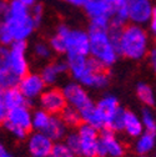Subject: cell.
<instances>
[{"instance_id": "obj_1", "label": "cell", "mask_w": 156, "mask_h": 157, "mask_svg": "<svg viewBox=\"0 0 156 157\" xmlns=\"http://www.w3.org/2000/svg\"><path fill=\"white\" fill-rule=\"evenodd\" d=\"M37 28L26 5L10 0L3 25L0 26V45L10 46L14 43H25Z\"/></svg>"}, {"instance_id": "obj_2", "label": "cell", "mask_w": 156, "mask_h": 157, "mask_svg": "<svg viewBox=\"0 0 156 157\" xmlns=\"http://www.w3.org/2000/svg\"><path fill=\"white\" fill-rule=\"evenodd\" d=\"M110 33L118 46L120 56L131 61H141L150 51L149 31L135 24H126L123 29H110Z\"/></svg>"}, {"instance_id": "obj_3", "label": "cell", "mask_w": 156, "mask_h": 157, "mask_svg": "<svg viewBox=\"0 0 156 157\" xmlns=\"http://www.w3.org/2000/svg\"><path fill=\"white\" fill-rule=\"evenodd\" d=\"M90 54L89 56L105 70L114 66L119 60L120 54L110 30L89 28Z\"/></svg>"}, {"instance_id": "obj_4", "label": "cell", "mask_w": 156, "mask_h": 157, "mask_svg": "<svg viewBox=\"0 0 156 157\" xmlns=\"http://www.w3.org/2000/svg\"><path fill=\"white\" fill-rule=\"evenodd\" d=\"M83 8L90 20L89 28L110 30L111 17L115 10L114 5L106 0H86Z\"/></svg>"}, {"instance_id": "obj_5", "label": "cell", "mask_w": 156, "mask_h": 157, "mask_svg": "<svg viewBox=\"0 0 156 157\" xmlns=\"http://www.w3.org/2000/svg\"><path fill=\"white\" fill-rule=\"evenodd\" d=\"M126 146L115 132L104 128L99 133L96 157H125Z\"/></svg>"}, {"instance_id": "obj_6", "label": "cell", "mask_w": 156, "mask_h": 157, "mask_svg": "<svg viewBox=\"0 0 156 157\" xmlns=\"http://www.w3.org/2000/svg\"><path fill=\"white\" fill-rule=\"evenodd\" d=\"M124 5L127 13L129 24L141 26L149 25L155 5L152 0H126Z\"/></svg>"}, {"instance_id": "obj_7", "label": "cell", "mask_w": 156, "mask_h": 157, "mask_svg": "<svg viewBox=\"0 0 156 157\" xmlns=\"http://www.w3.org/2000/svg\"><path fill=\"white\" fill-rule=\"evenodd\" d=\"M66 65H68V71L70 72L74 81L79 84L91 72L99 69H104L94 59L89 56H79V55L66 56Z\"/></svg>"}, {"instance_id": "obj_8", "label": "cell", "mask_w": 156, "mask_h": 157, "mask_svg": "<svg viewBox=\"0 0 156 157\" xmlns=\"http://www.w3.org/2000/svg\"><path fill=\"white\" fill-rule=\"evenodd\" d=\"M61 90L65 96L66 104L69 106L76 109L79 112H81L94 105V101L91 100V97L88 94L86 89L83 85H80L79 82H76V81L66 82Z\"/></svg>"}, {"instance_id": "obj_9", "label": "cell", "mask_w": 156, "mask_h": 157, "mask_svg": "<svg viewBox=\"0 0 156 157\" xmlns=\"http://www.w3.org/2000/svg\"><path fill=\"white\" fill-rule=\"evenodd\" d=\"M9 66L10 71L19 78L29 72L26 43H14L9 46Z\"/></svg>"}, {"instance_id": "obj_10", "label": "cell", "mask_w": 156, "mask_h": 157, "mask_svg": "<svg viewBox=\"0 0 156 157\" xmlns=\"http://www.w3.org/2000/svg\"><path fill=\"white\" fill-rule=\"evenodd\" d=\"M66 56H89L90 54V37L89 33L81 29H70L66 36Z\"/></svg>"}, {"instance_id": "obj_11", "label": "cell", "mask_w": 156, "mask_h": 157, "mask_svg": "<svg viewBox=\"0 0 156 157\" xmlns=\"http://www.w3.org/2000/svg\"><path fill=\"white\" fill-rule=\"evenodd\" d=\"M76 132L79 135V139H80L79 156H81V157H96L100 131H97L92 126L83 122L77 126Z\"/></svg>"}, {"instance_id": "obj_12", "label": "cell", "mask_w": 156, "mask_h": 157, "mask_svg": "<svg viewBox=\"0 0 156 157\" xmlns=\"http://www.w3.org/2000/svg\"><path fill=\"white\" fill-rule=\"evenodd\" d=\"M20 92L24 95L28 102L34 101L41 96V94L46 89V84L44 82L40 74L36 72H28L25 76L20 78L18 84Z\"/></svg>"}, {"instance_id": "obj_13", "label": "cell", "mask_w": 156, "mask_h": 157, "mask_svg": "<svg viewBox=\"0 0 156 157\" xmlns=\"http://www.w3.org/2000/svg\"><path fill=\"white\" fill-rule=\"evenodd\" d=\"M39 102H40V109L51 115H60L61 111L68 106L63 90L56 87L45 89V91L39 97Z\"/></svg>"}, {"instance_id": "obj_14", "label": "cell", "mask_w": 156, "mask_h": 157, "mask_svg": "<svg viewBox=\"0 0 156 157\" xmlns=\"http://www.w3.org/2000/svg\"><path fill=\"white\" fill-rule=\"evenodd\" d=\"M54 141L43 132L34 131L26 137V147L30 157H49Z\"/></svg>"}, {"instance_id": "obj_15", "label": "cell", "mask_w": 156, "mask_h": 157, "mask_svg": "<svg viewBox=\"0 0 156 157\" xmlns=\"http://www.w3.org/2000/svg\"><path fill=\"white\" fill-rule=\"evenodd\" d=\"M4 122L30 132V130L33 128V112L30 111L28 105L14 107L6 111Z\"/></svg>"}, {"instance_id": "obj_16", "label": "cell", "mask_w": 156, "mask_h": 157, "mask_svg": "<svg viewBox=\"0 0 156 157\" xmlns=\"http://www.w3.org/2000/svg\"><path fill=\"white\" fill-rule=\"evenodd\" d=\"M20 78L10 71L9 66V48L0 45V90L16 87Z\"/></svg>"}, {"instance_id": "obj_17", "label": "cell", "mask_w": 156, "mask_h": 157, "mask_svg": "<svg viewBox=\"0 0 156 157\" xmlns=\"http://www.w3.org/2000/svg\"><path fill=\"white\" fill-rule=\"evenodd\" d=\"M66 72H69L66 61H53L44 66L40 75L46 85H54Z\"/></svg>"}, {"instance_id": "obj_18", "label": "cell", "mask_w": 156, "mask_h": 157, "mask_svg": "<svg viewBox=\"0 0 156 157\" xmlns=\"http://www.w3.org/2000/svg\"><path fill=\"white\" fill-rule=\"evenodd\" d=\"M134 151L138 156H151L156 151V133L144 131L138 139H135Z\"/></svg>"}, {"instance_id": "obj_19", "label": "cell", "mask_w": 156, "mask_h": 157, "mask_svg": "<svg viewBox=\"0 0 156 157\" xmlns=\"http://www.w3.org/2000/svg\"><path fill=\"white\" fill-rule=\"evenodd\" d=\"M95 106H96L97 110H99V112L101 113V116L104 117V120H105V128H106V124L110 120V117L121 107L120 102L118 100V97H116L115 95H111V94L103 95L100 99L97 100Z\"/></svg>"}, {"instance_id": "obj_20", "label": "cell", "mask_w": 156, "mask_h": 157, "mask_svg": "<svg viewBox=\"0 0 156 157\" xmlns=\"http://www.w3.org/2000/svg\"><path fill=\"white\" fill-rule=\"evenodd\" d=\"M43 133L49 136L54 142H59L65 139V136L68 133V126L63 122L59 115H51L50 121Z\"/></svg>"}, {"instance_id": "obj_21", "label": "cell", "mask_w": 156, "mask_h": 157, "mask_svg": "<svg viewBox=\"0 0 156 157\" xmlns=\"http://www.w3.org/2000/svg\"><path fill=\"white\" fill-rule=\"evenodd\" d=\"M144 126L141 122V119L138 113H135L134 111L126 110L125 113V121H124V130L125 135L130 139H138V137L144 132Z\"/></svg>"}, {"instance_id": "obj_22", "label": "cell", "mask_w": 156, "mask_h": 157, "mask_svg": "<svg viewBox=\"0 0 156 157\" xmlns=\"http://www.w3.org/2000/svg\"><path fill=\"white\" fill-rule=\"evenodd\" d=\"M110 84V77L105 69H99L91 72L80 82L84 87H89L91 90H104Z\"/></svg>"}, {"instance_id": "obj_23", "label": "cell", "mask_w": 156, "mask_h": 157, "mask_svg": "<svg viewBox=\"0 0 156 157\" xmlns=\"http://www.w3.org/2000/svg\"><path fill=\"white\" fill-rule=\"evenodd\" d=\"M69 31H70V28L68 25H65V24L57 25L54 35L49 40V45H50L53 52H56V54H65L66 52L65 40H66V36H68Z\"/></svg>"}, {"instance_id": "obj_24", "label": "cell", "mask_w": 156, "mask_h": 157, "mask_svg": "<svg viewBox=\"0 0 156 157\" xmlns=\"http://www.w3.org/2000/svg\"><path fill=\"white\" fill-rule=\"evenodd\" d=\"M136 97L145 107H154L156 105V91L147 82H139L135 89Z\"/></svg>"}, {"instance_id": "obj_25", "label": "cell", "mask_w": 156, "mask_h": 157, "mask_svg": "<svg viewBox=\"0 0 156 157\" xmlns=\"http://www.w3.org/2000/svg\"><path fill=\"white\" fill-rule=\"evenodd\" d=\"M80 116H81V122L92 126L97 131H101V130L105 128V120H104V117L101 116V113L99 112V110L96 109L95 104L92 106L88 107L86 110L81 111Z\"/></svg>"}, {"instance_id": "obj_26", "label": "cell", "mask_w": 156, "mask_h": 157, "mask_svg": "<svg viewBox=\"0 0 156 157\" xmlns=\"http://www.w3.org/2000/svg\"><path fill=\"white\" fill-rule=\"evenodd\" d=\"M3 102L6 110H11L14 107H19L23 105H28V101L24 95L20 92L19 87H11L3 91Z\"/></svg>"}, {"instance_id": "obj_27", "label": "cell", "mask_w": 156, "mask_h": 157, "mask_svg": "<svg viewBox=\"0 0 156 157\" xmlns=\"http://www.w3.org/2000/svg\"><path fill=\"white\" fill-rule=\"evenodd\" d=\"M59 116H60V119L63 120V122H64L68 127H77V126L81 124L80 112L77 111L76 109L69 106V105L61 111V113H60Z\"/></svg>"}, {"instance_id": "obj_28", "label": "cell", "mask_w": 156, "mask_h": 157, "mask_svg": "<svg viewBox=\"0 0 156 157\" xmlns=\"http://www.w3.org/2000/svg\"><path fill=\"white\" fill-rule=\"evenodd\" d=\"M51 113L44 111L43 109H39L33 112V130L39 131V132H44L46 128L49 121H50Z\"/></svg>"}, {"instance_id": "obj_29", "label": "cell", "mask_w": 156, "mask_h": 157, "mask_svg": "<svg viewBox=\"0 0 156 157\" xmlns=\"http://www.w3.org/2000/svg\"><path fill=\"white\" fill-rule=\"evenodd\" d=\"M125 113L126 110L124 107H120L116 111L106 124V128L112 131V132H121L124 130V121H125Z\"/></svg>"}, {"instance_id": "obj_30", "label": "cell", "mask_w": 156, "mask_h": 157, "mask_svg": "<svg viewBox=\"0 0 156 157\" xmlns=\"http://www.w3.org/2000/svg\"><path fill=\"white\" fill-rule=\"evenodd\" d=\"M140 119H141V122H142L145 131L156 133V115L154 113L152 109L144 107L141 113H140Z\"/></svg>"}, {"instance_id": "obj_31", "label": "cell", "mask_w": 156, "mask_h": 157, "mask_svg": "<svg viewBox=\"0 0 156 157\" xmlns=\"http://www.w3.org/2000/svg\"><path fill=\"white\" fill-rule=\"evenodd\" d=\"M34 55L35 57L40 59V60H49L53 55V50L49 45V43H44V41H37L34 44L33 48Z\"/></svg>"}, {"instance_id": "obj_32", "label": "cell", "mask_w": 156, "mask_h": 157, "mask_svg": "<svg viewBox=\"0 0 156 157\" xmlns=\"http://www.w3.org/2000/svg\"><path fill=\"white\" fill-rule=\"evenodd\" d=\"M64 144L70 148V151L79 156V150H80V139H79V135L77 132H68L65 139H64Z\"/></svg>"}, {"instance_id": "obj_33", "label": "cell", "mask_w": 156, "mask_h": 157, "mask_svg": "<svg viewBox=\"0 0 156 157\" xmlns=\"http://www.w3.org/2000/svg\"><path fill=\"white\" fill-rule=\"evenodd\" d=\"M49 157H76V155H74L64 142L59 141L54 144Z\"/></svg>"}, {"instance_id": "obj_34", "label": "cell", "mask_w": 156, "mask_h": 157, "mask_svg": "<svg viewBox=\"0 0 156 157\" xmlns=\"http://www.w3.org/2000/svg\"><path fill=\"white\" fill-rule=\"evenodd\" d=\"M30 13H31V16L34 19V21L36 23V25L39 26L43 20V17H44V8L41 4H35L30 8Z\"/></svg>"}, {"instance_id": "obj_35", "label": "cell", "mask_w": 156, "mask_h": 157, "mask_svg": "<svg viewBox=\"0 0 156 157\" xmlns=\"http://www.w3.org/2000/svg\"><path fill=\"white\" fill-rule=\"evenodd\" d=\"M146 59H147V64H149L151 71L156 75V48H151L150 49Z\"/></svg>"}, {"instance_id": "obj_36", "label": "cell", "mask_w": 156, "mask_h": 157, "mask_svg": "<svg viewBox=\"0 0 156 157\" xmlns=\"http://www.w3.org/2000/svg\"><path fill=\"white\" fill-rule=\"evenodd\" d=\"M8 4H9V2H6V0H0V26L3 25V21L5 19V14H6V10H8Z\"/></svg>"}, {"instance_id": "obj_37", "label": "cell", "mask_w": 156, "mask_h": 157, "mask_svg": "<svg viewBox=\"0 0 156 157\" xmlns=\"http://www.w3.org/2000/svg\"><path fill=\"white\" fill-rule=\"evenodd\" d=\"M6 109L4 106L3 102V90H0V124H3L5 120V116H6Z\"/></svg>"}, {"instance_id": "obj_38", "label": "cell", "mask_w": 156, "mask_h": 157, "mask_svg": "<svg viewBox=\"0 0 156 157\" xmlns=\"http://www.w3.org/2000/svg\"><path fill=\"white\" fill-rule=\"evenodd\" d=\"M63 2H65L72 6H83L86 0H63Z\"/></svg>"}, {"instance_id": "obj_39", "label": "cell", "mask_w": 156, "mask_h": 157, "mask_svg": "<svg viewBox=\"0 0 156 157\" xmlns=\"http://www.w3.org/2000/svg\"><path fill=\"white\" fill-rule=\"evenodd\" d=\"M149 30L156 37V19H151V20H150V23H149Z\"/></svg>"}, {"instance_id": "obj_40", "label": "cell", "mask_w": 156, "mask_h": 157, "mask_svg": "<svg viewBox=\"0 0 156 157\" xmlns=\"http://www.w3.org/2000/svg\"><path fill=\"white\" fill-rule=\"evenodd\" d=\"M15 2L21 3V4L26 5L28 8H31L33 5H35V4H36V0H15Z\"/></svg>"}, {"instance_id": "obj_41", "label": "cell", "mask_w": 156, "mask_h": 157, "mask_svg": "<svg viewBox=\"0 0 156 157\" xmlns=\"http://www.w3.org/2000/svg\"><path fill=\"white\" fill-rule=\"evenodd\" d=\"M106 2H109L111 5H114V6L116 8V6H121V5H124L126 0H106Z\"/></svg>"}, {"instance_id": "obj_42", "label": "cell", "mask_w": 156, "mask_h": 157, "mask_svg": "<svg viewBox=\"0 0 156 157\" xmlns=\"http://www.w3.org/2000/svg\"><path fill=\"white\" fill-rule=\"evenodd\" d=\"M6 153H8V150L5 148V146L2 142H0V157H4Z\"/></svg>"}, {"instance_id": "obj_43", "label": "cell", "mask_w": 156, "mask_h": 157, "mask_svg": "<svg viewBox=\"0 0 156 157\" xmlns=\"http://www.w3.org/2000/svg\"><path fill=\"white\" fill-rule=\"evenodd\" d=\"M151 19H156V4L154 5V9H152V17Z\"/></svg>"}, {"instance_id": "obj_44", "label": "cell", "mask_w": 156, "mask_h": 157, "mask_svg": "<svg viewBox=\"0 0 156 157\" xmlns=\"http://www.w3.org/2000/svg\"><path fill=\"white\" fill-rule=\"evenodd\" d=\"M4 157H14V156H13V155H11V153H9V152H8V153H6V155H5V156H4Z\"/></svg>"}, {"instance_id": "obj_45", "label": "cell", "mask_w": 156, "mask_h": 157, "mask_svg": "<svg viewBox=\"0 0 156 157\" xmlns=\"http://www.w3.org/2000/svg\"><path fill=\"white\" fill-rule=\"evenodd\" d=\"M138 157H152V156H138Z\"/></svg>"}, {"instance_id": "obj_46", "label": "cell", "mask_w": 156, "mask_h": 157, "mask_svg": "<svg viewBox=\"0 0 156 157\" xmlns=\"http://www.w3.org/2000/svg\"><path fill=\"white\" fill-rule=\"evenodd\" d=\"M155 48H156V37H155Z\"/></svg>"}, {"instance_id": "obj_47", "label": "cell", "mask_w": 156, "mask_h": 157, "mask_svg": "<svg viewBox=\"0 0 156 157\" xmlns=\"http://www.w3.org/2000/svg\"><path fill=\"white\" fill-rule=\"evenodd\" d=\"M155 157H156V156H155Z\"/></svg>"}]
</instances>
